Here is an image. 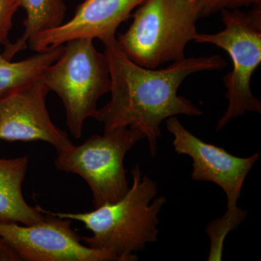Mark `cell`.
Here are the masks:
<instances>
[{"label": "cell", "mask_w": 261, "mask_h": 261, "mask_svg": "<svg viewBox=\"0 0 261 261\" xmlns=\"http://www.w3.org/2000/svg\"><path fill=\"white\" fill-rule=\"evenodd\" d=\"M190 1L192 2V3H196V2H197V0H190Z\"/></svg>", "instance_id": "ac0fdd59"}, {"label": "cell", "mask_w": 261, "mask_h": 261, "mask_svg": "<svg viewBox=\"0 0 261 261\" xmlns=\"http://www.w3.org/2000/svg\"><path fill=\"white\" fill-rule=\"evenodd\" d=\"M166 127L173 136L175 152L186 154L192 160V179L216 184L226 194L227 209L238 206L244 182L258 161L259 154L247 158L233 155L223 147L207 143L196 137L176 116L166 119Z\"/></svg>", "instance_id": "ba28073f"}, {"label": "cell", "mask_w": 261, "mask_h": 261, "mask_svg": "<svg viewBox=\"0 0 261 261\" xmlns=\"http://www.w3.org/2000/svg\"><path fill=\"white\" fill-rule=\"evenodd\" d=\"M128 30L118 34V45L128 58L146 68L185 59V48L194 41L200 19L190 0H145L137 7Z\"/></svg>", "instance_id": "3957f363"}, {"label": "cell", "mask_w": 261, "mask_h": 261, "mask_svg": "<svg viewBox=\"0 0 261 261\" xmlns=\"http://www.w3.org/2000/svg\"><path fill=\"white\" fill-rule=\"evenodd\" d=\"M63 49L64 44L36 51L37 54L18 62L6 59L0 53V100L41 78Z\"/></svg>", "instance_id": "4fadbf2b"}, {"label": "cell", "mask_w": 261, "mask_h": 261, "mask_svg": "<svg viewBox=\"0 0 261 261\" xmlns=\"http://www.w3.org/2000/svg\"><path fill=\"white\" fill-rule=\"evenodd\" d=\"M200 18L211 16L224 10L240 9L261 5V0H197Z\"/></svg>", "instance_id": "9a60e30c"}, {"label": "cell", "mask_w": 261, "mask_h": 261, "mask_svg": "<svg viewBox=\"0 0 261 261\" xmlns=\"http://www.w3.org/2000/svg\"><path fill=\"white\" fill-rule=\"evenodd\" d=\"M0 261H20L8 243L0 237Z\"/></svg>", "instance_id": "e0dca14e"}, {"label": "cell", "mask_w": 261, "mask_h": 261, "mask_svg": "<svg viewBox=\"0 0 261 261\" xmlns=\"http://www.w3.org/2000/svg\"><path fill=\"white\" fill-rule=\"evenodd\" d=\"M103 44L111 76V98L98 108L94 118L104 125L105 132L121 127L140 130L148 141L152 157L157 154L163 121L177 115L202 116V111L191 101L178 95L184 80L193 73L221 70L227 65L220 56L191 57L163 69H151L130 61L116 37Z\"/></svg>", "instance_id": "6da1fadb"}, {"label": "cell", "mask_w": 261, "mask_h": 261, "mask_svg": "<svg viewBox=\"0 0 261 261\" xmlns=\"http://www.w3.org/2000/svg\"><path fill=\"white\" fill-rule=\"evenodd\" d=\"M247 215V211L236 206L227 209L224 216L209 223L205 229L211 240L210 253L207 260H221L225 238L229 231L236 229L245 221Z\"/></svg>", "instance_id": "5bb4252c"}, {"label": "cell", "mask_w": 261, "mask_h": 261, "mask_svg": "<svg viewBox=\"0 0 261 261\" xmlns=\"http://www.w3.org/2000/svg\"><path fill=\"white\" fill-rule=\"evenodd\" d=\"M20 3V0H0V45L5 47L10 43L8 36Z\"/></svg>", "instance_id": "2e32d148"}, {"label": "cell", "mask_w": 261, "mask_h": 261, "mask_svg": "<svg viewBox=\"0 0 261 261\" xmlns=\"http://www.w3.org/2000/svg\"><path fill=\"white\" fill-rule=\"evenodd\" d=\"M145 137L129 127L93 135L82 145L73 144L58 151L55 165L58 171L79 175L90 188L94 207L114 203L129 190L125 156Z\"/></svg>", "instance_id": "8992f818"}, {"label": "cell", "mask_w": 261, "mask_h": 261, "mask_svg": "<svg viewBox=\"0 0 261 261\" xmlns=\"http://www.w3.org/2000/svg\"><path fill=\"white\" fill-rule=\"evenodd\" d=\"M42 79L49 92L61 99L70 133L80 139L84 123L97 113L99 98L111 91L106 55L96 49L93 39H73L65 43L61 56Z\"/></svg>", "instance_id": "277c9868"}, {"label": "cell", "mask_w": 261, "mask_h": 261, "mask_svg": "<svg viewBox=\"0 0 261 261\" xmlns=\"http://www.w3.org/2000/svg\"><path fill=\"white\" fill-rule=\"evenodd\" d=\"M145 0H83L74 15L58 28L38 34L29 39L30 49L41 51L63 45L80 38L105 42L116 37L118 27Z\"/></svg>", "instance_id": "30bf717a"}, {"label": "cell", "mask_w": 261, "mask_h": 261, "mask_svg": "<svg viewBox=\"0 0 261 261\" xmlns=\"http://www.w3.org/2000/svg\"><path fill=\"white\" fill-rule=\"evenodd\" d=\"M45 217L32 225L0 223V237L25 261H118L106 250L84 245L72 228V220L62 219L41 207Z\"/></svg>", "instance_id": "52a82bcc"}, {"label": "cell", "mask_w": 261, "mask_h": 261, "mask_svg": "<svg viewBox=\"0 0 261 261\" xmlns=\"http://www.w3.org/2000/svg\"><path fill=\"white\" fill-rule=\"evenodd\" d=\"M20 8L27 14L23 21L24 32L14 43L5 46L2 55L8 60L27 49L29 39L34 36L61 25L66 15L64 0H20Z\"/></svg>", "instance_id": "7c38bea8"}, {"label": "cell", "mask_w": 261, "mask_h": 261, "mask_svg": "<svg viewBox=\"0 0 261 261\" xmlns=\"http://www.w3.org/2000/svg\"><path fill=\"white\" fill-rule=\"evenodd\" d=\"M132 183L126 195L114 203L87 213L51 212L62 219L78 221L92 232L82 237L84 245L113 254L118 261L137 260V252L158 240L159 215L166 203L163 196L154 198L157 184L142 174L138 163L130 171Z\"/></svg>", "instance_id": "7a4b0ae2"}, {"label": "cell", "mask_w": 261, "mask_h": 261, "mask_svg": "<svg viewBox=\"0 0 261 261\" xmlns=\"http://www.w3.org/2000/svg\"><path fill=\"white\" fill-rule=\"evenodd\" d=\"M49 89L42 77L0 100V140L41 142L57 152L71 145L68 135L51 121L46 106Z\"/></svg>", "instance_id": "9c48e42d"}, {"label": "cell", "mask_w": 261, "mask_h": 261, "mask_svg": "<svg viewBox=\"0 0 261 261\" xmlns=\"http://www.w3.org/2000/svg\"><path fill=\"white\" fill-rule=\"evenodd\" d=\"M28 165L27 155L0 159V223L32 225L45 217L41 207H32L23 197L22 185Z\"/></svg>", "instance_id": "8fae6325"}, {"label": "cell", "mask_w": 261, "mask_h": 261, "mask_svg": "<svg viewBox=\"0 0 261 261\" xmlns=\"http://www.w3.org/2000/svg\"><path fill=\"white\" fill-rule=\"evenodd\" d=\"M221 13L224 30L216 34L197 33L194 39L195 42L221 48L232 61V70L224 78L228 107L218 121L217 132L245 113H261L260 101L250 88L252 74L261 63V5L249 12L234 9Z\"/></svg>", "instance_id": "5b68a950"}]
</instances>
